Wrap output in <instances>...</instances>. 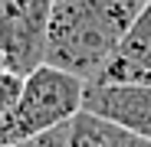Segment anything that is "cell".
Instances as JSON below:
<instances>
[{
	"instance_id": "5b68a950",
	"label": "cell",
	"mask_w": 151,
	"mask_h": 147,
	"mask_svg": "<svg viewBox=\"0 0 151 147\" xmlns=\"http://www.w3.org/2000/svg\"><path fill=\"white\" fill-rule=\"evenodd\" d=\"M92 85H151V0Z\"/></svg>"
},
{
	"instance_id": "ba28073f",
	"label": "cell",
	"mask_w": 151,
	"mask_h": 147,
	"mask_svg": "<svg viewBox=\"0 0 151 147\" xmlns=\"http://www.w3.org/2000/svg\"><path fill=\"white\" fill-rule=\"evenodd\" d=\"M13 147H69V124H66V128H56V131H49V134H43V137L13 144Z\"/></svg>"
},
{
	"instance_id": "52a82bcc",
	"label": "cell",
	"mask_w": 151,
	"mask_h": 147,
	"mask_svg": "<svg viewBox=\"0 0 151 147\" xmlns=\"http://www.w3.org/2000/svg\"><path fill=\"white\" fill-rule=\"evenodd\" d=\"M23 82H27V79H20L17 72L0 69V118H7L17 108L20 95H23Z\"/></svg>"
},
{
	"instance_id": "9c48e42d",
	"label": "cell",
	"mask_w": 151,
	"mask_h": 147,
	"mask_svg": "<svg viewBox=\"0 0 151 147\" xmlns=\"http://www.w3.org/2000/svg\"><path fill=\"white\" fill-rule=\"evenodd\" d=\"M0 69H7V62H4V53H0Z\"/></svg>"
},
{
	"instance_id": "6da1fadb",
	"label": "cell",
	"mask_w": 151,
	"mask_h": 147,
	"mask_svg": "<svg viewBox=\"0 0 151 147\" xmlns=\"http://www.w3.org/2000/svg\"><path fill=\"white\" fill-rule=\"evenodd\" d=\"M148 0H53L46 65L92 85Z\"/></svg>"
},
{
	"instance_id": "8992f818",
	"label": "cell",
	"mask_w": 151,
	"mask_h": 147,
	"mask_svg": "<svg viewBox=\"0 0 151 147\" xmlns=\"http://www.w3.org/2000/svg\"><path fill=\"white\" fill-rule=\"evenodd\" d=\"M69 147H151V144L109 124L102 118H95V114H89V111H82L69 124Z\"/></svg>"
},
{
	"instance_id": "7a4b0ae2",
	"label": "cell",
	"mask_w": 151,
	"mask_h": 147,
	"mask_svg": "<svg viewBox=\"0 0 151 147\" xmlns=\"http://www.w3.org/2000/svg\"><path fill=\"white\" fill-rule=\"evenodd\" d=\"M82 102H86V82L49 65L36 69L23 82L17 108L7 118H0V147H13L72 124L82 114Z\"/></svg>"
},
{
	"instance_id": "277c9868",
	"label": "cell",
	"mask_w": 151,
	"mask_h": 147,
	"mask_svg": "<svg viewBox=\"0 0 151 147\" xmlns=\"http://www.w3.org/2000/svg\"><path fill=\"white\" fill-rule=\"evenodd\" d=\"M82 111L151 144V85H86Z\"/></svg>"
},
{
	"instance_id": "3957f363",
	"label": "cell",
	"mask_w": 151,
	"mask_h": 147,
	"mask_svg": "<svg viewBox=\"0 0 151 147\" xmlns=\"http://www.w3.org/2000/svg\"><path fill=\"white\" fill-rule=\"evenodd\" d=\"M49 13V0H0V53L20 79H30L46 65Z\"/></svg>"
}]
</instances>
